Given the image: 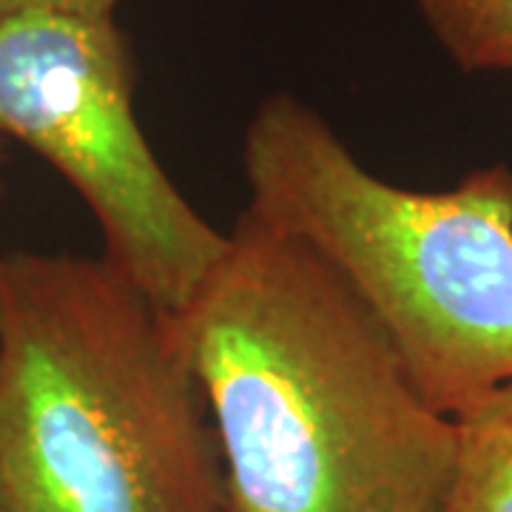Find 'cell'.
Masks as SVG:
<instances>
[{
	"mask_svg": "<svg viewBox=\"0 0 512 512\" xmlns=\"http://www.w3.org/2000/svg\"><path fill=\"white\" fill-rule=\"evenodd\" d=\"M222 458V512H444L456 430L339 271L245 208L174 313Z\"/></svg>",
	"mask_w": 512,
	"mask_h": 512,
	"instance_id": "obj_1",
	"label": "cell"
},
{
	"mask_svg": "<svg viewBox=\"0 0 512 512\" xmlns=\"http://www.w3.org/2000/svg\"><path fill=\"white\" fill-rule=\"evenodd\" d=\"M174 316L106 256H0V512H222Z\"/></svg>",
	"mask_w": 512,
	"mask_h": 512,
	"instance_id": "obj_2",
	"label": "cell"
},
{
	"mask_svg": "<svg viewBox=\"0 0 512 512\" xmlns=\"http://www.w3.org/2000/svg\"><path fill=\"white\" fill-rule=\"evenodd\" d=\"M248 211L330 262L384 330L419 396L453 419L512 382V168L447 191L373 174L291 92L256 106L242 137Z\"/></svg>",
	"mask_w": 512,
	"mask_h": 512,
	"instance_id": "obj_3",
	"label": "cell"
},
{
	"mask_svg": "<svg viewBox=\"0 0 512 512\" xmlns=\"http://www.w3.org/2000/svg\"><path fill=\"white\" fill-rule=\"evenodd\" d=\"M137 69L114 18H0V137L55 168L89 205L103 256L165 313H180L225 251L168 177L134 109Z\"/></svg>",
	"mask_w": 512,
	"mask_h": 512,
	"instance_id": "obj_4",
	"label": "cell"
},
{
	"mask_svg": "<svg viewBox=\"0 0 512 512\" xmlns=\"http://www.w3.org/2000/svg\"><path fill=\"white\" fill-rule=\"evenodd\" d=\"M450 421L456 458L444 512H512V382Z\"/></svg>",
	"mask_w": 512,
	"mask_h": 512,
	"instance_id": "obj_5",
	"label": "cell"
},
{
	"mask_svg": "<svg viewBox=\"0 0 512 512\" xmlns=\"http://www.w3.org/2000/svg\"><path fill=\"white\" fill-rule=\"evenodd\" d=\"M464 74H512V0H410Z\"/></svg>",
	"mask_w": 512,
	"mask_h": 512,
	"instance_id": "obj_6",
	"label": "cell"
},
{
	"mask_svg": "<svg viewBox=\"0 0 512 512\" xmlns=\"http://www.w3.org/2000/svg\"><path fill=\"white\" fill-rule=\"evenodd\" d=\"M123 0H0V18L12 15H69V18H114Z\"/></svg>",
	"mask_w": 512,
	"mask_h": 512,
	"instance_id": "obj_7",
	"label": "cell"
},
{
	"mask_svg": "<svg viewBox=\"0 0 512 512\" xmlns=\"http://www.w3.org/2000/svg\"><path fill=\"white\" fill-rule=\"evenodd\" d=\"M0 165H3V137H0Z\"/></svg>",
	"mask_w": 512,
	"mask_h": 512,
	"instance_id": "obj_8",
	"label": "cell"
}]
</instances>
